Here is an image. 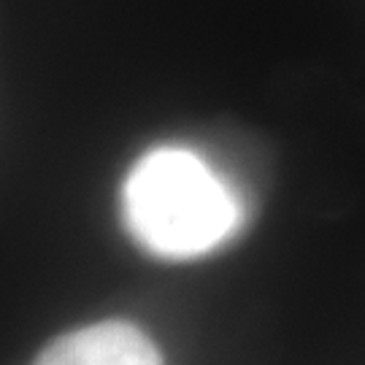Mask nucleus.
Returning a JSON list of instances; mask_svg holds the SVG:
<instances>
[{"mask_svg": "<svg viewBox=\"0 0 365 365\" xmlns=\"http://www.w3.org/2000/svg\"><path fill=\"white\" fill-rule=\"evenodd\" d=\"M30 365H165V357L135 322L101 319L46 341Z\"/></svg>", "mask_w": 365, "mask_h": 365, "instance_id": "nucleus-2", "label": "nucleus"}, {"mask_svg": "<svg viewBox=\"0 0 365 365\" xmlns=\"http://www.w3.org/2000/svg\"><path fill=\"white\" fill-rule=\"evenodd\" d=\"M125 217L135 238L157 255L187 257L214 247L233 227V203L195 155L157 149L125 184Z\"/></svg>", "mask_w": 365, "mask_h": 365, "instance_id": "nucleus-1", "label": "nucleus"}]
</instances>
